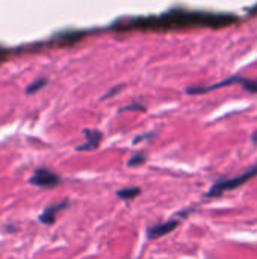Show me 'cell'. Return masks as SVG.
I'll use <instances>...</instances> for the list:
<instances>
[{
	"label": "cell",
	"instance_id": "6da1fadb",
	"mask_svg": "<svg viewBox=\"0 0 257 259\" xmlns=\"http://www.w3.org/2000/svg\"><path fill=\"white\" fill-rule=\"evenodd\" d=\"M256 176L257 164L253 165L251 168H248L247 171H244L242 175H239V176H235V178H230V179H220L218 182H215L212 185L211 191L206 196L208 197H220V196H223L227 191H232V190H236V188L242 187L245 182H248L250 179H253Z\"/></svg>",
	"mask_w": 257,
	"mask_h": 259
},
{
	"label": "cell",
	"instance_id": "7a4b0ae2",
	"mask_svg": "<svg viewBox=\"0 0 257 259\" xmlns=\"http://www.w3.org/2000/svg\"><path fill=\"white\" fill-rule=\"evenodd\" d=\"M30 184L39 188H55L61 184V178L48 168H38L33 171Z\"/></svg>",
	"mask_w": 257,
	"mask_h": 259
},
{
	"label": "cell",
	"instance_id": "3957f363",
	"mask_svg": "<svg viewBox=\"0 0 257 259\" xmlns=\"http://www.w3.org/2000/svg\"><path fill=\"white\" fill-rule=\"evenodd\" d=\"M177 226H179V222L177 220H168L165 223H158V225L150 226L147 229V237H148V240L162 238V237L168 235L170 232H173Z\"/></svg>",
	"mask_w": 257,
	"mask_h": 259
},
{
	"label": "cell",
	"instance_id": "277c9868",
	"mask_svg": "<svg viewBox=\"0 0 257 259\" xmlns=\"http://www.w3.org/2000/svg\"><path fill=\"white\" fill-rule=\"evenodd\" d=\"M67 205H68V202H62V203H59V205L47 206V208L42 211V214L39 215L41 223H44V225H53L55 220H56V214H58L61 209L67 208Z\"/></svg>",
	"mask_w": 257,
	"mask_h": 259
},
{
	"label": "cell",
	"instance_id": "5b68a950",
	"mask_svg": "<svg viewBox=\"0 0 257 259\" xmlns=\"http://www.w3.org/2000/svg\"><path fill=\"white\" fill-rule=\"evenodd\" d=\"M85 135L88 137V141L82 146H77V150L79 152H85V150H94L98 147L100 141H101V132L98 131H89L86 129L85 131Z\"/></svg>",
	"mask_w": 257,
	"mask_h": 259
},
{
	"label": "cell",
	"instance_id": "8992f818",
	"mask_svg": "<svg viewBox=\"0 0 257 259\" xmlns=\"http://www.w3.org/2000/svg\"><path fill=\"white\" fill-rule=\"evenodd\" d=\"M139 194H141V190L138 187H130V188H124V190L117 191V196L123 200H132V199L138 197Z\"/></svg>",
	"mask_w": 257,
	"mask_h": 259
},
{
	"label": "cell",
	"instance_id": "52a82bcc",
	"mask_svg": "<svg viewBox=\"0 0 257 259\" xmlns=\"http://www.w3.org/2000/svg\"><path fill=\"white\" fill-rule=\"evenodd\" d=\"M45 83H47V79H39V80H35L32 85H29V87H27L26 93H27V94H32V93H35V91L41 90V88H42Z\"/></svg>",
	"mask_w": 257,
	"mask_h": 259
},
{
	"label": "cell",
	"instance_id": "ba28073f",
	"mask_svg": "<svg viewBox=\"0 0 257 259\" xmlns=\"http://www.w3.org/2000/svg\"><path fill=\"white\" fill-rule=\"evenodd\" d=\"M144 162H145V156L141 155V153H138V155H135V156H132V158L129 159L127 165H129V167H138V165H142Z\"/></svg>",
	"mask_w": 257,
	"mask_h": 259
},
{
	"label": "cell",
	"instance_id": "9c48e42d",
	"mask_svg": "<svg viewBox=\"0 0 257 259\" xmlns=\"http://www.w3.org/2000/svg\"><path fill=\"white\" fill-rule=\"evenodd\" d=\"M253 143H257V132H254V135H253Z\"/></svg>",
	"mask_w": 257,
	"mask_h": 259
}]
</instances>
